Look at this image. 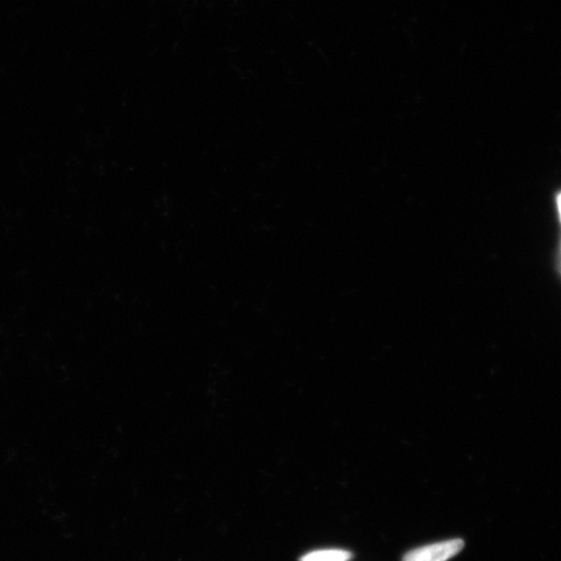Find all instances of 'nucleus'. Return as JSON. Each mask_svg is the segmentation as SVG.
I'll return each mask as SVG.
<instances>
[{
	"instance_id": "nucleus-1",
	"label": "nucleus",
	"mask_w": 561,
	"mask_h": 561,
	"mask_svg": "<svg viewBox=\"0 0 561 561\" xmlns=\"http://www.w3.org/2000/svg\"><path fill=\"white\" fill-rule=\"evenodd\" d=\"M462 547L465 542L461 539L420 547L407 553L403 561H448L458 556Z\"/></svg>"
},
{
	"instance_id": "nucleus-2",
	"label": "nucleus",
	"mask_w": 561,
	"mask_h": 561,
	"mask_svg": "<svg viewBox=\"0 0 561 561\" xmlns=\"http://www.w3.org/2000/svg\"><path fill=\"white\" fill-rule=\"evenodd\" d=\"M353 559V553L346 550H318L307 553L300 561H348Z\"/></svg>"
},
{
	"instance_id": "nucleus-3",
	"label": "nucleus",
	"mask_w": 561,
	"mask_h": 561,
	"mask_svg": "<svg viewBox=\"0 0 561 561\" xmlns=\"http://www.w3.org/2000/svg\"><path fill=\"white\" fill-rule=\"evenodd\" d=\"M558 206H559V213H560V217H561V195L559 196V199H558Z\"/></svg>"
}]
</instances>
